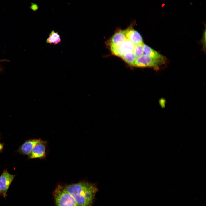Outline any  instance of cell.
<instances>
[{"mask_svg":"<svg viewBox=\"0 0 206 206\" xmlns=\"http://www.w3.org/2000/svg\"><path fill=\"white\" fill-rule=\"evenodd\" d=\"M64 186L78 206H92L98 191L95 184L87 181Z\"/></svg>","mask_w":206,"mask_h":206,"instance_id":"obj_1","label":"cell"},{"mask_svg":"<svg viewBox=\"0 0 206 206\" xmlns=\"http://www.w3.org/2000/svg\"><path fill=\"white\" fill-rule=\"evenodd\" d=\"M55 206H78L72 196L64 186L58 185L53 193Z\"/></svg>","mask_w":206,"mask_h":206,"instance_id":"obj_2","label":"cell"},{"mask_svg":"<svg viewBox=\"0 0 206 206\" xmlns=\"http://www.w3.org/2000/svg\"><path fill=\"white\" fill-rule=\"evenodd\" d=\"M165 63L152 58L148 55L143 54L137 58L134 66L138 67H150L156 70Z\"/></svg>","mask_w":206,"mask_h":206,"instance_id":"obj_3","label":"cell"},{"mask_svg":"<svg viewBox=\"0 0 206 206\" xmlns=\"http://www.w3.org/2000/svg\"><path fill=\"white\" fill-rule=\"evenodd\" d=\"M135 44L127 39L117 46L110 47L112 54L121 57L125 54L133 51Z\"/></svg>","mask_w":206,"mask_h":206,"instance_id":"obj_4","label":"cell"},{"mask_svg":"<svg viewBox=\"0 0 206 206\" xmlns=\"http://www.w3.org/2000/svg\"><path fill=\"white\" fill-rule=\"evenodd\" d=\"M15 176L9 173L7 169H5L0 176V187L4 198L7 196L8 188Z\"/></svg>","mask_w":206,"mask_h":206,"instance_id":"obj_5","label":"cell"},{"mask_svg":"<svg viewBox=\"0 0 206 206\" xmlns=\"http://www.w3.org/2000/svg\"><path fill=\"white\" fill-rule=\"evenodd\" d=\"M45 142L41 140L34 147L28 155L29 159L42 158L45 156Z\"/></svg>","mask_w":206,"mask_h":206,"instance_id":"obj_6","label":"cell"},{"mask_svg":"<svg viewBox=\"0 0 206 206\" xmlns=\"http://www.w3.org/2000/svg\"><path fill=\"white\" fill-rule=\"evenodd\" d=\"M41 140L40 139L27 140L19 147L17 151L23 154L28 155L35 146Z\"/></svg>","mask_w":206,"mask_h":206,"instance_id":"obj_7","label":"cell"},{"mask_svg":"<svg viewBox=\"0 0 206 206\" xmlns=\"http://www.w3.org/2000/svg\"><path fill=\"white\" fill-rule=\"evenodd\" d=\"M127 39L134 44L144 43L141 35L137 31L130 27L124 30Z\"/></svg>","mask_w":206,"mask_h":206,"instance_id":"obj_8","label":"cell"},{"mask_svg":"<svg viewBox=\"0 0 206 206\" xmlns=\"http://www.w3.org/2000/svg\"><path fill=\"white\" fill-rule=\"evenodd\" d=\"M127 39L124 30L116 32L111 38L109 41L110 47L117 46Z\"/></svg>","mask_w":206,"mask_h":206,"instance_id":"obj_9","label":"cell"},{"mask_svg":"<svg viewBox=\"0 0 206 206\" xmlns=\"http://www.w3.org/2000/svg\"><path fill=\"white\" fill-rule=\"evenodd\" d=\"M143 50L144 54L148 55L153 59L165 63L166 62V58L165 56L144 44L143 45Z\"/></svg>","mask_w":206,"mask_h":206,"instance_id":"obj_10","label":"cell"},{"mask_svg":"<svg viewBox=\"0 0 206 206\" xmlns=\"http://www.w3.org/2000/svg\"><path fill=\"white\" fill-rule=\"evenodd\" d=\"M61 39L60 35L57 32L52 30L50 33L47 39L46 42L50 45L57 44L60 42Z\"/></svg>","mask_w":206,"mask_h":206,"instance_id":"obj_11","label":"cell"},{"mask_svg":"<svg viewBox=\"0 0 206 206\" xmlns=\"http://www.w3.org/2000/svg\"><path fill=\"white\" fill-rule=\"evenodd\" d=\"M121 58L128 64L134 66L137 58L133 51L125 54Z\"/></svg>","mask_w":206,"mask_h":206,"instance_id":"obj_12","label":"cell"},{"mask_svg":"<svg viewBox=\"0 0 206 206\" xmlns=\"http://www.w3.org/2000/svg\"><path fill=\"white\" fill-rule=\"evenodd\" d=\"M144 43L135 45L133 52L137 58L138 57L143 54V45Z\"/></svg>","mask_w":206,"mask_h":206,"instance_id":"obj_13","label":"cell"},{"mask_svg":"<svg viewBox=\"0 0 206 206\" xmlns=\"http://www.w3.org/2000/svg\"><path fill=\"white\" fill-rule=\"evenodd\" d=\"M37 5L36 4H34L32 3L31 6H30V8L33 11H35L37 9Z\"/></svg>","mask_w":206,"mask_h":206,"instance_id":"obj_14","label":"cell"},{"mask_svg":"<svg viewBox=\"0 0 206 206\" xmlns=\"http://www.w3.org/2000/svg\"><path fill=\"white\" fill-rule=\"evenodd\" d=\"M5 61V60H0V62H2V61Z\"/></svg>","mask_w":206,"mask_h":206,"instance_id":"obj_15","label":"cell"},{"mask_svg":"<svg viewBox=\"0 0 206 206\" xmlns=\"http://www.w3.org/2000/svg\"><path fill=\"white\" fill-rule=\"evenodd\" d=\"M1 193H2V192H1V188H0V194Z\"/></svg>","mask_w":206,"mask_h":206,"instance_id":"obj_16","label":"cell"}]
</instances>
